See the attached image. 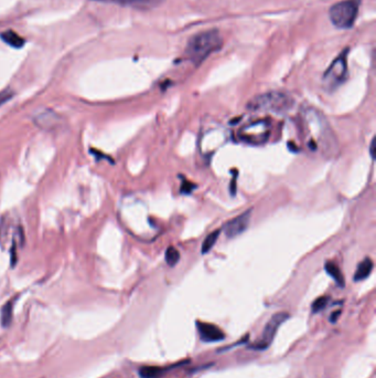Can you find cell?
Wrapping results in <instances>:
<instances>
[{
    "instance_id": "obj_1",
    "label": "cell",
    "mask_w": 376,
    "mask_h": 378,
    "mask_svg": "<svg viewBox=\"0 0 376 378\" xmlns=\"http://www.w3.org/2000/svg\"><path fill=\"white\" fill-rule=\"evenodd\" d=\"M302 114L304 123L313 135L312 139H316L325 155L329 156V157L336 155L339 152V145H337L335 135L325 115H322L317 108L313 107L304 108ZM312 142L313 141L310 142V144H312Z\"/></svg>"
},
{
    "instance_id": "obj_2",
    "label": "cell",
    "mask_w": 376,
    "mask_h": 378,
    "mask_svg": "<svg viewBox=\"0 0 376 378\" xmlns=\"http://www.w3.org/2000/svg\"><path fill=\"white\" fill-rule=\"evenodd\" d=\"M222 46L223 39L217 30L202 31L190 38L185 48V54L191 62L199 65L213 52L220 50Z\"/></svg>"
},
{
    "instance_id": "obj_3",
    "label": "cell",
    "mask_w": 376,
    "mask_h": 378,
    "mask_svg": "<svg viewBox=\"0 0 376 378\" xmlns=\"http://www.w3.org/2000/svg\"><path fill=\"white\" fill-rule=\"evenodd\" d=\"M294 106V98L288 93L271 91L259 94L247 103L251 112H269L274 114H286Z\"/></svg>"
},
{
    "instance_id": "obj_4",
    "label": "cell",
    "mask_w": 376,
    "mask_h": 378,
    "mask_svg": "<svg viewBox=\"0 0 376 378\" xmlns=\"http://www.w3.org/2000/svg\"><path fill=\"white\" fill-rule=\"evenodd\" d=\"M360 0H343L331 6L330 20L339 29H350L354 25L359 12Z\"/></svg>"
},
{
    "instance_id": "obj_5",
    "label": "cell",
    "mask_w": 376,
    "mask_h": 378,
    "mask_svg": "<svg viewBox=\"0 0 376 378\" xmlns=\"http://www.w3.org/2000/svg\"><path fill=\"white\" fill-rule=\"evenodd\" d=\"M270 122L258 120L243 126L239 131V138L251 145H261L268 141L270 136Z\"/></svg>"
},
{
    "instance_id": "obj_6",
    "label": "cell",
    "mask_w": 376,
    "mask_h": 378,
    "mask_svg": "<svg viewBox=\"0 0 376 378\" xmlns=\"http://www.w3.org/2000/svg\"><path fill=\"white\" fill-rule=\"evenodd\" d=\"M347 77V49L333 60L323 74L322 81L327 89L334 90L345 81Z\"/></svg>"
},
{
    "instance_id": "obj_7",
    "label": "cell",
    "mask_w": 376,
    "mask_h": 378,
    "mask_svg": "<svg viewBox=\"0 0 376 378\" xmlns=\"http://www.w3.org/2000/svg\"><path fill=\"white\" fill-rule=\"evenodd\" d=\"M288 319L289 314L286 312H279V313L274 314L264 328L260 338L257 339L251 346H250V348L254 349V351H265V349H267L273 343V339L275 338V335L277 333L280 325L286 322Z\"/></svg>"
},
{
    "instance_id": "obj_8",
    "label": "cell",
    "mask_w": 376,
    "mask_h": 378,
    "mask_svg": "<svg viewBox=\"0 0 376 378\" xmlns=\"http://www.w3.org/2000/svg\"><path fill=\"white\" fill-rule=\"evenodd\" d=\"M251 209L245 211L244 214L240 215L236 218H233L232 220L227 221V223L223 227V230H224V234L227 238H236L241 236L242 234H244L247 230V228L250 227L251 223Z\"/></svg>"
},
{
    "instance_id": "obj_9",
    "label": "cell",
    "mask_w": 376,
    "mask_h": 378,
    "mask_svg": "<svg viewBox=\"0 0 376 378\" xmlns=\"http://www.w3.org/2000/svg\"><path fill=\"white\" fill-rule=\"evenodd\" d=\"M197 329L199 332V336L201 341L206 343H216L221 342L225 338V334L223 331L211 323H204L197 321Z\"/></svg>"
},
{
    "instance_id": "obj_10",
    "label": "cell",
    "mask_w": 376,
    "mask_h": 378,
    "mask_svg": "<svg viewBox=\"0 0 376 378\" xmlns=\"http://www.w3.org/2000/svg\"><path fill=\"white\" fill-rule=\"evenodd\" d=\"M373 261L370 258H365L363 261L359 263L356 271L354 273V281H363L366 278H369L373 271Z\"/></svg>"
},
{
    "instance_id": "obj_11",
    "label": "cell",
    "mask_w": 376,
    "mask_h": 378,
    "mask_svg": "<svg viewBox=\"0 0 376 378\" xmlns=\"http://www.w3.org/2000/svg\"><path fill=\"white\" fill-rule=\"evenodd\" d=\"M0 38H1L4 44H7L8 46H10L15 49H20L26 44L25 39L12 30L2 32V34H0Z\"/></svg>"
},
{
    "instance_id": "obj_12",
    "label": "cell",
    "mask_w": 376,
    "mask_h": 378,
    "mask_svg": "<svg viewBox=\"0 0 376 378\" xmlns=\"http://www.w3.org/2000/svg\"><path fill=\"white\" fill-rule=\"evenodd\" d=\"M99 1L115 2L122 6H130L136 8H149L154 7L159 2V0H99Z\"/></svg>"
},
{
    "instance_id": "obj_13",
    "label": "cell",
    "mask_w": 376,
    "mask_h": 378,
    "mask_svg": "<svg viewBox=\"0 0 376 378\" xmlns=\"http://www.w3.org/2000/svg\"><path fill=\"white\" fill-rule=\"evenodd\" d=\"M326 271H327L328 275H329L333 279V280L335 281L337 285L341 286V287L344 286V283H345L344 277H343V275H342V272H341L340 268H339V266H337V264H335L334 262H332V261L327 262L326 263Z\"/></svg>"
},
{
    "instance_id": "obj_14",
    "label": "cell",
    "mask_w": 376,
    "mask_h": 378,
    "mask_svg": "<svg viewBox=\"0 0 376 378\" xmlns=\"http://www.w3.org/2000/svg\"><path fill=\"white\" fill-rule=\"evenodd\" d=\"M166 370L159 366H144L139 370V376L141 378H160L165 374Z\"/></svg>"
},
{
    "instance_id": "obj_15",
    "label": "cell",
    "mask_w": 376,
    "mask_h": 378,
    "mask_svg": "<svg viewBox=\"0 0 376 378\" xmlns=\"http://www.w3.org/2000/svg\"><path fill=\"white\" fill-rule=\"evenodd\" d=\"M13 305H15V302L13 301H8L7 303L3 305L1 310V324L3 328H8L12 322Z\"/></svg>"
},
{
    "instance_id": "obj_16",
    "label": "cell",
    "mask_w": 376,
    "mask_h": 378,
    "mask_svg": "<svg viewBox=\"0 0 376 378\" xmlns=\"http://www.w3.org/2000/svg\"><path fill=\"white\" fill-rule=\"evenodd\" d=\"M220 235H221V230L217 229V230H214L213 233H211L206 239H204L202 243V249H201L202 254H206L211 251V249L214 247V244L216 243Z\"/></svg>"
},
{
    "instance_id": "obj_17",
    "label": "cell",
    "mask_w": 376,
    "mask_h": 378,
    "mask_svg": "<svg viewBox=\"0 0 376 378\" xmlns=\"http://www.w3.org/2000/svg\"><path fill=\"white\" fill-rule=\"evenodd\" d=\"M180 253L174 247H169L166 251V262L169 267H174L179 262Z\"/></svg>"
},
{
    "instance_id": "obj_18",
    "label": "cell",
    "mask_w": 376,
    "mask_h": 378,
    "mask_svg": "<svg viewBox=\"0 0 376 378\" xmlns=\"http://www.w3.org/2000/svg\"><path fill=\"white\" fill-rule=\"evenodd\" d=\"M329 300H330L329 296L318 297V299L313 302L312 305H311V309H312L313 313H319L320 311L325 310L327 308L328 303H329Z\"/></svg>"
},
{
    "instance_id": "obj_19",
    "label": "cell",
    "mask_w": 376,
    "mask_h": 378,
    "mask_svg": "<svg viewBox=\"0 0 376 378\" xmlns=\"http://www.w3.org/2000/svg\"><path fill=\"white\" fill-rule=\"evenodd\" d=\"M12 96H13V92L10 91V90H6V91L0 92V106H1L3 103H6L7 101L10 100Z\"/></svg>"
},
{
    "instance_id": "obj_20",
    "label": "cell",
    "mask_w": 376,
    "mask_h": 378,
    "mask_svg": "<svg viewBox=\"0 0 376 378\" xmlns=\"http://www.w3.org/2000/svg\"><path fill=\"white\" fill-rule=\"evenodd\" d=\"M196 188V185H193L192 183L190 182H187V181H183L182 185H181V192L183 193H191L193 191V189Z\"/></svg>"
},
{
    "instance_id": "obj_21",
    "label": "cell",
    "mask_w": 376,
    "mask_h": 378,
    "mask_svg": "<svg viewBox=\"0 0 376 378\" xmlns=\"http://www.w3.org/2000/svg\"><path fill=\"white\" fill-rule=\"evenodd\" d=\"M11 266L15 267L16 266V262H17V248H16V242L13 241L12 243V247H11Z\"/></svg>"
},
{
    "instance_id": "obj_22",
    "label": "cell",
    "mask_w": 376,
    "mask_h": 378,
    "mask_svg": "<svg viewBox=\"0 0 376 378\" xmlns=\"http://www.w3.org/2000/svg\"><path fill=\"white\" fill-rule=\"evenodd\" d=\"M341 314V311L340 310H337V311H335V312H333V313L331 314V316H330V321H331V322L332 323H334V322H336V320H337V318H339V315Z\"/></svg>"
},
{
    "instance_id": "obj_23",
    "label": "cell",
    "mask_w": 376,
    "mask_h": 378,
    "mask_svg": "<svg viewBox=\"0 0 376 378\" xmlns=\"http://www.w3.org/2000/svg\"><path fill=\"white\" fill-rule=\"evenodd\" d=\"M375 138H373L372 142H371V145H370V154L371 156H372V158L375 157Z\"/></svg>"
}]
</instances>
